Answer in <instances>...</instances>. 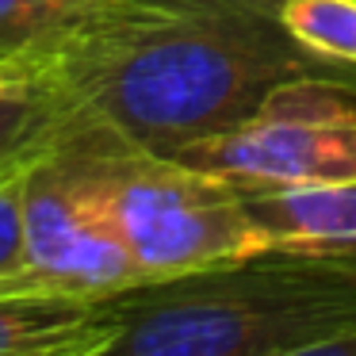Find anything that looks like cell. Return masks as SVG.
Instances as JSON below:
<instances>
[{"label": "cell", "mask_w": 356, "mask_h": 356, "mask_svg": "<svg viewBox=\"0 0 356 356\" xmlns=\"http://www.w3.org/2000/svg\"><path fill=\"white\" fill-rule=\"evenodd\" d=\"M276 356H356V325H345V330L322 333L314 341H302L295 348H284Z\"/></svg>", "instance_id": "12"}, {"label": "cell", "mask_w": 356, "mask_h": 356, "mask_svg": "<svg viewBox=\"0 0 356 356\" xmlns=\"http://www.w3.org/2000/svg\"><path fill=\"white\" fill-rule=\"evenodd\" d=\"M127 291H8L0 295V356L70 353L108 341L127 318Z\"/></svg>", "instance_id": "6"}, {"label": "cell", "mask_w": 356, "mask_h": 356, "mask_svg": "<svg viewBox=\"0 0 356 356\" xmlns=\"http://www.w3.org/2000/svg\"><path fill=\"white\" fill-rule=\"evenodd\" d=\"M35 70L85 123L172 157L234 127L295 77L345 81L310 54L280 0H92Z\"/></svg>", "instance_id": "1"}, {"label": "cell", "mask_w": 356, "mask_h": 356, "mask_svg": "<svg viewBox=\"0 0 356 356\" xmlns=\"http://www.w3.org/2000/svg\"><path fill=\"white\" fill-rule=\"evenodd\" d=\"M177 161L241 188H307L356 177V96L330 77L268 88L234 127L180 146Z\"/></svg>", "instance_id": "5"}, {"label": "cell", "mask_w": 356, "mask_h": 356, "mask_svg": "<svg viewBox=\"0 0 356 356\" xmlns=\"http://www.w3.org/2000/svg\"><path fill=\"white\" fill-rule=\"evenodd\" d=\"M27 172L0 180V295L31 291L27 287V211H24Z\"/></svg>", "instance_id": "11"}, {"label": "cell", "mask_w": 356, "mask_h": 356, "mask_svg": "<svg viewBox=\"0 0 356 356\" xmlns=\"http://www.w3.org/2000/svg\"><path fill=\"white\" fill-rule=\"evenodd\" d=\"M119 134L96 123L70 127L58 149L27 172V287L31 291H127L149 284L127 249L108 192Z\"/></svg>", "instance_id": "4"}, {"label": "cell", "mask_w": 356, "mask_h": 356, "mask_svg": "<svg viewBox=\"0 0 356 356\" xmlns=\"http://www.w3.org/2000/svg\"><path fill=\"white\" fill-rule=\"evenodd\" d=\"M314 257H330V261L341 264V268L356 272V249H333V253H314Z\"/></svg>", "instance_id": "13"}, {"label": "cell", "mask_w": 356, "mask_h": 356, "mask_svg": "<svg viewBox=\"0 0 356 356\" xmlns=\"http://www.w3.org/2000/svg\"><path fill=\"white\" fill-rule=\"evenodd\" d=\"M108 192L127 249L146 280L245 264L276 253L268 230L245 207V192L218 172L119 142Z\"/></svg>", "instance_id": "3"}, {"label": "cell", "mask_w": 356, "mask_h": 356, "mask_svg": "<svg viewBox=\"0 0 356 356\" xmlns=\"http://www.w3.org/2000/svg\"><path fill=\"white\" fill-rule=\"evenodd\" d=\"M341 85H345L348 92L356 96V65H348V70H345V81H341Z\"/></svg>", "instance_id": "14"}, {"label": "cell", "mask_w": 356, "mask_h": 356, "mask_svg": "<svg viewBox=\"0 0 356 356\" xmlns=\"http://www.w3.org/2000/svg\"><path fill=\"white\" fill-rule=\"evenodd\" d=\"M85 348H70V353H31V356H81Z\"/></svg>", "instance_id": "15"}, {"label": "cell", "mask_w": 356, "mask_h": 356, "mask_svg": "<svg viewBox=\"0 0 356 356\" xmlns=\"http://www.w3.org/2000/svg\"><path fill=\"white\" fill-rule=\"evenodd\" d=\"M284 27L333 65H356V0H280Z\"/></svg>", "instance_id": "10"}, {"label": "cell", "mask_w": 356, "mask_h": 356, "mask_svg": "<svg viewBox=\"0 0 356 356\" xmlns=\"http://www.w3.org/2000/svg\"><path fill=\"white\" fill-rule=\"evenodd\" d=\"M241 188V184H238ZM276 253L356 249V177L307 188H241Z\"/></svg>", "instance_id": "7"}, {"label": "cell", "mask_w": 356, "mask_h": 356, "mask_svg": "<svg viewBox=\"0 0 356 356\" xmlns=\"http://www.w3.org/2000/svg\"><path fill=\"white\" fill-rule=\"evenodd\" d=\"M73 123L70 104L35 65L0 70V180L47 161Z\"/></svg>", "instance_id": "8"}, {"label": "cell", "mask_w": 356, "mask_h": 356, "mask_svg": "<svg viewBox=\"0 0 356 356\" xmlns=\"http://www.w3.org/2000/svg\"><path fill=\"white\" fill-rule=\"evenodd\" d=\"M92 0H0V70L39 65Z\"/></svg>", "instance_id": "9"}, {"label": "cell", "mask_w": 356, "mask_h": 356, "mask_svg": "<svg viewBox=\"0 0 356 356\" xmlns=\"http://www.w3.org/2000/svg\"><path fill=\"white\" fill-rule=\"evenodd\" d=\"M356 325V272L268 253L131 287L127 318L81 356H276Z\"/></svg>", "instance_id": "2"}]
</instances>
